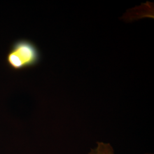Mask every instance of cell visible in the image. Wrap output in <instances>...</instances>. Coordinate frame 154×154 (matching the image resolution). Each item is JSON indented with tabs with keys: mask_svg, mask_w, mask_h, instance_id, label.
Returning <instances> with one entry per match:
<instances>
[{
	"mask_svg": "<svg viewBox=\"0 0 154 154\" xmlns=\"http://www.w3.org/2000/svg\"><path fill=\"white\" fill-rule=\"evenodd\" d=\"M41 59L38 49L32 42L21 39L12 45L6 57L9 66L14 70H21L36 65Z\"/></svg>",
	"mask_w": 154,
	"mask_h": 154,
	"instance_id": "1",
	"label": "cell"
},
{
	"mask_svg": "<svg viewBox=\"0 0 154 154\" xmlns=\"http://www.w3.org/2000/svg\"><path fill=\"white\" fill-rule=\"evenodd\" d=\"M88 154H114V151L109 143L99 142L96 147L91 149Z\"/></svg>",
	"mask_w": 154,
	"mask_h": 154,
	"instance_id": "2",
	"label": "cell"
}]
</instances>
